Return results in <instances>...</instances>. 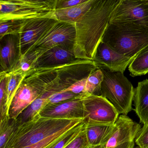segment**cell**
Here are the masks:
<instances>
[{
    "label": "cell",
    "instance_id": "cell-35",
    "mask_svg": "<svg viewBox=\"0 0 148 148\" xmlns=\"http://www.w3.org/2000/svg\"><path fill=\"white\" fill-rule=\"evenodd\" d=\"M138 148H139V147H138Z\"/></svg>",
    "mask_w": 148,
    "mask_h": 148
},
{
    "label": "cell",
    "instance_id": "cell-1",
    "mask_svg": "<svg viewBox=\"0 0 148 148\" xmlns=\"http://www.w3.org/2000/svg\"><path fill=\"white\" fill-rule=\"evenodd\" d=\"M120 0H93L89 10L75 24L73 47L77 59L93 60L99 45Z\"/></svg>",
    "mask_w": 148,
    "mask_h": 148
},
{
    "label": "cell",
    "instance_id": "cell-22",
    "mask_svg": "<svg viewBox=\"0 0 148 148\" xmlns=\"http://www.w3.org/2000/svg\"><path fill=\"white\" fill-rule=\"evenodd\" d=\"M132 76L145 75L148 73V46L136 56L129 66Z\"/></svg>",
    "mask_w": 148,
    "mask_h": 148
},
{
    "label": "cell",
    "instance_id": "cell-12",
    "mask_svg": "<svg viewBox=\"0 0 148 148\" xmlns=\"http://www.w3.org/2000/svg\"><path fill=\"white\" fill-rule=\"evenodd\" d=\"M86 94L65 102L56 104H48L40 112L44 117L60 119H84L85 111L83 98Z\"/></svg>",
    "mask_w": 148,
    "mask_h": 148
},
{
    "label": "cell",
    "instance_id": "cell-5",
    "mask_svg": "<svg viewBox=\"0 0 148 148\" xmlns=\"http://www.w3.org/2000/svg\"><path fill=\"white\" fill-rule=\"evenodd\" d=\"M57 0H1L0 21L56 19Z\"/></svg>",
    "mask_w": 148,
    "mask_h": 148
},
{
    "label": "cell",
    "instance_id": "cell-7",
    "mask_svg": "<svg viewBox=\"0 0 148 148\" xmlns=\"http://www.w3.org/2000/svg\"><path fill=\"white\" fill-rule=\"evenodd\" d=\"M83 101L86 123L113 125L119 116L114 106L103 96L86 94L83 97Z\"/></svg>",
    "mask_w": 148,
    "mask_h": 148
},
{
    "label": "cell",
    "instance_id": "cell-11",
    "mask_svg": "<svg viewBox=\"0 0 148 148\" xmlns=\"http://www.w3.org/2000/svg\"><path fill=\"white\" fill-rule=\"evenodd\" d=\"M115 123L116 130L106 143L105 148H134L135 139L141 129L140 125L122 114Z\"/></svg>",
    "mask_w": 148,
    "mask_h": 148
},
{
    "label": "cell",
    "instance_id": "cell-6",
    "mask_svg": "<svg viewBox=\"0 0 148 148\" xmlns=\"http://www.w3.org/2000/svg\"><path fill=\"white\" fill-rule=\"evenodd\" d=\"M103 79L101 84V96L107 99L119 114L127 115L132 110L135 89L123 73L102 68Z\"/></svg>",
    "mask_w": 148,
    "mask_h": 148
},
{
    "label": "cell",
    "instance_id": "cell-20",
    "mask_svg": "<svg viewBox=\"0 0 148 148\" xmlns=\"http://www.w3.org/2000/svg\"><path fill=\"white\" fill-rule=\"evenodd\" d=\"M8 73V83L7 86V98L6 111L9 115V108L17 90L24 81L26 73L20 69H17Z\"/></svg>",
    "mask_w": 148,
    "mask_h": 148
},
{
    "label": "cell",
    "instance_id": "cell-17",
    "mask_svg": "<svg viewBox=\"0 0 148 148\" xmlns=\"http://www.w3.org/2000/svg\"><path fill=\"white\" fill-rule=\"evenodd\" d=\"M86 136L90 146L105 145L116 130V123L99 125L85 122Z\"/></svg>",
    "mask_w": 148,
    "mask_h": 148
},
{
    "label": "cell",
    "instance_id": "cell-34",
    "mask_svg": "<svg viewBox=\"0 0 148 148\" xmlns=\"http://www.w3.org/2000/svg\"><path fill=\"white\" fill-rule=\"evenodd\" d=\"M88 148H105V145H97V146H90Z\"/></svg>",
    "mask_w": 148,
    "mask_h": 148
},
{
    "label": "cell",
    "instance_id": "cell-31",
    "mask_svg": "<svg viewBox=\"0 0 148 148\" xmlns=\"http://www.w3.org/2000/svg\"><path fill=\"white\" fill-rule=\"evenodd\" d=\"M88 77H86L77 81L72 85L60 92H70L76 94H87L86 91V86Z\"/></svg>",
    "mask_w": 148,
    "mask_h": 148
},
{
    "label": "cell",
    "instance_id": "cell-14",
    "mask_svg": "<svg viewBox=\"0 0 148 148\" xmlns=\"http://www.w3.org/2000/svg\"><path fill=\"white\" fill-rule=\"evenodd\" d=\"M133 58L119 54L101 41L98 47L93 61L97 68L123 73Z\"/></svg>",
    "mask_w": 148,
    "mask_h": 148
},
{
    "label": "cell",
    "instance_id": "cell-10",
    "mask_svg": "<svg viewBox=\"0 0 148 148\" xmlns=\"http://www.w3.org/2000/svg\"><path fill=\"white\" fill-rule=\"evenodd\" d=\"M58 21L56 19L41 18L26 20L19 33L20 44L22 57Z\"/></svg>",
    "mask_w": 148,
    "mask_h": 148
},
{
    "label": "cell",
    "instance_id": "cell-26",
    "mask_svg": "<svg viewBox=\"0 0 148 148\" xmlns=\"http://www.w3.org/2000/svg\"><path fill=\"white\" fill-rule=\"evenodd\" d=\"M26 21H0V38L8 34H19Z\"/></svg>",
    "mask_w": 148,
    "mask_h": 148
},
{
    "label": "cell",
    "instance_id": "cell-4",
    "mask_svg": "<svg viewBox=\"0 0 148 148\" xmlns=\"http://www.w3.org/2000/svg\"><path fill=\"white\" fill-rule=\"evenodd\" d=\"M102 41L119 54L134 59L148 46V27L131 23L110 22Z\"/></svg>",
    "mask_w": 148,
    "mask_h": 148
},
{
    "label": "cell",
    "instance_id": "cell-15",
    "mask_svg": "<svg viewBox=\"0 0 148 148\" xmlns=\"http://www.w3.org/2000/svg\"><path fill=\"white\" fill-rule=\"evenodd\" d=\"M77 60L73 47L60 45L46 51L37 60L34 68L61 65Z\"/></svg>",
    "mask_w": 148,
    "mask_h": 148
},
{
    "label": "cell",
    "instance_id": "cell-28",
    "mask_svg": "<svg viewBox=\"0 0 148 148\" xmlns=\"http://www.w3.org/2000/svg\"><path fill=\"white\" fill-rule=\"evenodd\" d=\"M45 51L38 50L27 53L25 56L22 57L18 66L16 69H20L26 74L28 71L34 68L37 60Z\"/></svg>",
    "mask_w": 148,
    "mask_h": 148
},
{
    "label": "cell",
    "instance_id": "cell-16",
    "mask_svg": "<svg viewBox=\"0 0 148 148\" xmlns=\"http://www.w3.org/2000/svg\"><path fill=\"white\" fill-rule=\"evenodd\" d=\"M41 95L37 89L29 84L22 82L10 105L9 110L10 119H17L28 106Z\"/></svg>",
    "mask_w": 148,
    "mask_h": 148
},
{
    "label": "cell",
    "instance_id": "cell-25",
    "mask_svg": "<svg viewBox=\"0 0 148 148\" xmlns=\"http://www.w3.org/2000/svg\"><path fill=\"white\" fill-rule=\"evenodd\" d=\"M85 125V121L78 125L65 133L49 148H64L73 141L81 132Z\"/></svg>",
    "mask_w": 148,
    "mask_h": 148
},
{
    "label": "cell",
    "instance_id": "cell-19",
    "mask_svg": "<svg viewBox=\"0 0 148 148\" xmlns=\"http://www.w3.org/2000/svg\"><path fill=\"white\" fill-rule=\"evenodd\" d=\"M93 1V0H87L86 2L75 6L56 10L55 18L58 21L75 25L90 8Z\"/></svg>",
    "mask_w": 148,
    "mask_h": 148
},
{
    "label": "cell",
    "instance_id": "cell-32",
    "mask_svg": "<svg viewBox=\"0 0 148 148\" xmlns=\"http://www.w3.org/2000/svg\"><path fill=\"white\" fill-rule=\"evenodd\" d=\"M135 143L139 148H148V123L144 125L138 132Z\"/></svg>",
    "mask_w": 148,
    "mask_h": 148
},
{
    "label": "cell",
    "instance_id": "cell-13",
    "mask_svg": "<svg viewBox=\"0 0 148 148\" xmlns=\"http://www.w3.org/2000/svg\"><path fill=\"white\" fill-rule=\"evenodd\" d=\"M1 40V73H9L15 70L22 58L19 34H8Z\"/></svg>",
    "mask_w": 148,
    "mask_h": 148
},
{
    "label": "cell",
    "instance_id": "cell-18",
    "mask_svg": "<svg viewBox=\"0 0 148 148\" xmlns=\"http://www.w3.org/2000/svg\"><path fill=\"white\" fill-rule=\"evenodd\" d=\"M134 109L140 123H148V79L139 82L135 89Z\"/></svg>",
    "mask_w": 148,
    "mask_h": 148
},
{
    "label": "cell",
    "instance_id": "cell-30",
    "mask_svg": "<svg viewBox=\"0 0 148 148\" xmlns=\"http://www.w3.org/2000/svg\"><path fill=\"white\" fill-rule=\"evenodd\" d=\"M82 94H76L70 92L54 93L48 98V104H56L62 103L77 97Z\"/></svg>",
    "mask_w": 148,
    "mask_h": 148
},
{
    "label": "cell",
    "instance_id": "cell-23",
    "mask_svg": "<svg viewBox=\"0 0 148 148\" xmlns=\"http://www.w3.org/2000/svg\"><path fill=\"white\" fill-rule=\"evenodd\" d=\"M103 73L101 69L97 68L87 79L86 91L87 94L101 96V84L103 79Z\"/></svg>",
    "mask_w": 148,
    "mask_h": 148
},
{
    "label": "cell",
    "instance_id": "cell-2",
    "mask_svg": "<svg viewBox=\"0 0 148 148\" xmlns=\"http://www.w3.org/2000/svg\"><path fill=\"white\" fill-rule=\"evenodd\" d=\"M97 69L93 60L78 59L61 65L31 69L27 73L23 82L31 85L42 95L49 98L89 77Z\"/></svg>",
    "mask_w": 148,
    "mask_h": 148
},
{
    "label": "cell",
    "instance_id": "cell-29",
    "mask_svg": "<svg viewBox=\"0 0 148 148\" xmlns=\"http://www.w3.org/2000/svg\"><path fill=\"white\" fill-rule=\"evenodd\" d=\"M87 136L85 125L79 135L64 148H88L90 147Z\"/></svg>",
    "mask_w": 148,
    "mask_h": 148
},
{
    "label": "cell",
    "instance_id": "cell-9",
    "mask_svg": "<svg viewBox=\"0 0 148 148\" xmlns=\"http://www.w3.org/2000/svg\"><path fill=\"white\" fill-rule=\"evenodd\" d=\"M110 22L131 23L148 27V0H120Z\"/></svg>",
    "mask_w": 148,
    "mask_h": 148
},
{
    "label": "cell",
    "instance_id": "cell-3",
    "mask_svg": "<svg viewBox=\"0 0 148 148\" xmlns=\"http://www.w3.org/2000/svg\"><path fill=\"white\" fill-rule=\"evenodd\" d=\"M84 120L48 118L39 114L33 120L19 125L5 148H23L33 145L56 133L68 131Z\"/></svg>",
    "mask_w": 148,
    "mask_h": 148
},
{
    "label": "cell",
    "instance_id": "cell-24",
    "mask_svg": "<svg viewBox=\"0 0 148 148\" xmlns=\"http://www.w3.org/2000/svg\"><path fill=\"white\" fill-rule=\"evenodd\" d=\"M17 119H10L9 117L0 122V148H5L10 137L18 125Z\"/></svg>",
    "mask_w": 148,
    "mask_h": 148
},
{
    "label": "cell",
    "instance_id": "cell-21",
    "mask_svg": "<svg viewBox=\"0 0 148 148\" xmlns=\"http://www.w3.org/2000/svg\"><path fill=\"white\" fill-rule=\"evenodd\" d=\"M48 103V97L44 95L39 97L18 116L17 120L19 125L33 120Z\"/></svg>",
    "mask_w": 148,
    "mask_h": 148
},
{
    "label": "cell",
    "instance_id": "cell-33",
    "mask_svg": "<svg viewBox=\"0 0 148 148\" xmlns=\"http://www.w3.org/2000/svg\"><path fill=\"white\" fill-rule=\"evenodd\" d=\"M87 0H57L56 10L69 8L75 6L86 2Z\"/></svg>",
    "mask_w": 148,
    "mask_h": 148
},
{
    "label": "cell",
    "instance_id": "cell-8",
    "mask_svg": "<svg viewBox=\"0 0 148 148\" xmlns=\"http://www.w3.org/2000/svg\"><path fill=\"white\" fill-rule=\"evenodd\" d=\"M76 36L75 25L58 21L41 37L27 53L38 50L47 51L60 45L74 47Z\"/></svg>",
    "mask_w": 148,
    "mask_h": 148
},
{
    "label": "cell",
    "instance_id": "cell-27",
    "mask_svg": "<svg viewBox=\"0 0 148 148\" xmlns=\"http://www.w3.org/2000/svg\"><path fill=\"white\" fill-rule=\"evenodd\" d=\"M8 83V73H0V120H4L9 117L6 111L7 98V86Z\"/></svg>",
    "mask_w": 148,
    "mask_h": 148
}]
</instances>
